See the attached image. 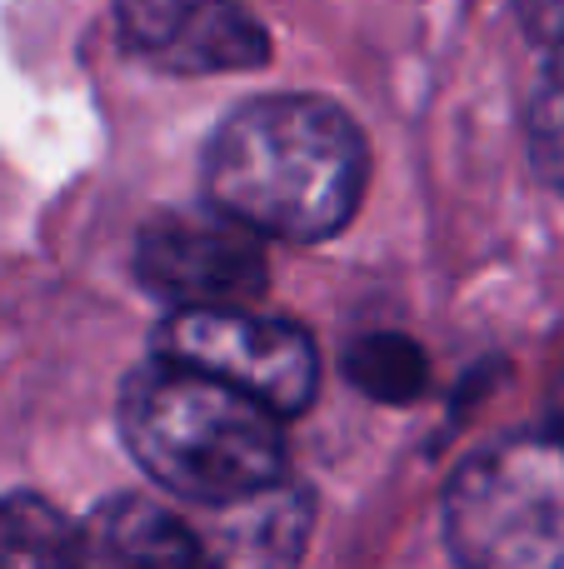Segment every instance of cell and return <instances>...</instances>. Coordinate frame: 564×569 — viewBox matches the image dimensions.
I'll return each instance as SVG.
<instances>
[{
	"mask_svg": "<svg viewBox=\"0 0 564 569\" xmlns=\"http://www.w3.org/2000/svg\"><path fill=\"white\" fill-rule=\"evenodd\" d=\"M365 136L320 96H260L235 106L205 150L210 206L255 236L325 240L365 196Z\"/></svg>",
	"mask_w": 564,
	"mask_h": 569,
	"instance_id": "1",
	"label": "cell"
},
{
	"mask_svg": "<svg viewBox=\"0 0 564 569\" xmlns=\"http://www.w3.org/2000/svg\"><path fill=\"white\" fill-rule=\"evenodd\" d=\"M120 435L150 480L210 510L270 490L285 470L275 410L160 355L120 385Z\"/></svg>",
	"mask_w": 564,
	"mask_h": 569,
	"instance_id": "2",
	"label": "cell"
},
{
	"mask_svg": "<svg viewBox=\"0 0 564 569\" xmlns=\"http://www.w3.org/2000/svg\"><path fill=\"white\" fill-rule=\"evenodd\" d=\"M445 545L460 569L564 565V440H505L455 470Z\"/></svg>",
	"mask_w": 564,
	"mask_h": 569,
	"instance_id": "3",
	"label": "cell"
},
{
	"mask_svg": "<svg viewBox=\"0 0 564 569\" xmlns=\"http://www.w3.org/2000/svg\"><path fill=\"white\" fill-rule=\"evenodd\" d=\"M155 355L235 385L280 420L305 410L320 385L310 335L290 320H265L250 310H175L155 330Z\"/></svg>",
	"mask_w": 564,
	"mask_h": 569,
	"instance_id": "4",
	"label": "cell"
},
{
	"mask_svg": "<svg viewBox=\"0 0 564 569\" xmlns=\"http://www.w3.org/2000/svg\"><path fill=\"white\" fill-rule=\"evenodd\" d=\"M135 276L175 310H245L265 295V246L220 206L165 210L140 230Z\"/></svg>",
	"mask_w": 564,
	"mask_h": 569,
	"instance_id": "5",
	"label": "cell"
},
{
	"mask_svg": "<svg viewBox=\"0 0 564 569\" xmlns=\"http://www.w3.org/2000/svg\"><path fill=\"white\" fill-rule=\"evenodd\" d=\"M120 46L170 76H220L270 60V36L235 0H115Z\"/></svg>",
	"mask_w": 564,
	"mask_h": 569,
	"instance_id": "6",
	"label": "cell"
},
{
	"mask_svg": "<svg viewBox=\"0 0 564 569\" xmlns=\"http://www.w3.org/2000/svg\"><path fill=\"white\" fill-rule=\"evenodd\" d=\"M85 569H210L205 535L145 495H110L80 520Z\"/></svg>",
	"mask_w": 564,
	"mask_h": 569,
	"instance_id": "7",
	"label": "cell"
},
{
	"mask_svg": "<svg viewBox=\"0 0 564 569\" xmlns=\"http://www.w3.org/2000/svg\"><path fill=\"white\" fill-rule=\"evenodd\" d=\"M310 500L290 485L250 495L220 510V525L205 535L210 569H295L310 535Z\"/></svg>",
	"mask_w": 564,
	"mask_h": 569,
	"instance_id": "8",
	"label": "cell"
},
{
	"mask_svg": "<svg viewBox=\"0 0 564 569\" xmlns=\"http://www.w3.org/2000/svg\"><path fill=\"white\" fill-rule=\"evenodd\" d=\"M0 569H85L80 525H70L40 495L0 500Z\"/></svg>",
	"mask_w": 564,
	"mask_h": 569,
	"instance_id": "9",
	"label": "cell"
},
{
	"mask_svg": "<svg viewBox=\"0 0 564 569\" xmlns=\"http://www.w3.org/2000/svg\"><path fill=\"white\" fill-rule=\"evenodd\" d=\"M345 375L350 385L370 395L380 405H410L425 395L430 385V360L410 335H395V330H375L365 340H355L345 350Z\"/></svg>",
	"mask_w": 564,
	"mask_h": 569,
	"instance_id": "10",
	"label": "cell"
},
{
	"mask_svg": "<svg viewBox=\"0 0 564 569\" xmlns=\"http://www.w3.org/2000/svg\"><path fill=\"white\" fill-rule=\"evenodd\" d=\"M530 160H535V176L564 196V46L550 50L545 80L530 106Z\"/></svg>",
	"mask_w": 564,
	"mask_h": 569,
	"instance_id": "11",
	"label": "cell"
},
{
	"mask_svg": "<svg viewBox=\"0 0 564 569\" xmlns=\"http://www.w3.org/2000/svg\"><path fill=\"white\" fill-rule=\"evenodd\" d=\"M520 16H525L530 36L545 40L550 50L564 46V0H515Z\"/></svg>",
	"mask_w": 564,
	"mask_h": 569,
	"instance_id": "12",
	"label": "cell"
},
{
	"mask_svg": "<svg viewBox=\"0 0 564 569\" xmlns=\"http://www.w3.org/2000/svg\"><path fill=\"white\" fill-rule=\"evenodd\" d=\"M550 410H555V440H560V435H564V370L555 380V400H550Z\"/></svg>",
	"mask_w": 564,
	"mask_h": 569,
	"instance_id": "13",
	"label": "cell"
}]
</instances>
